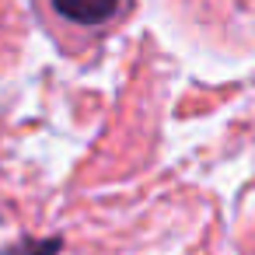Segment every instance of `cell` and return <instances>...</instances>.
<instances>
[{"mask_svg": "<svg viewBox=\"0 0 255 255\" xmlns=\"http://www.w3.org/2000/svg\"><path fill=\"white\" fill-rule=\"evenodd\" d=\"M42 21L60 32V42L70 49H84L91 39L123 25L133 0H35Z\"/></svg>", "mask_w": 255, "mask_h": 255, "instance_id": "1", "label": "cell"}]
</instances>
